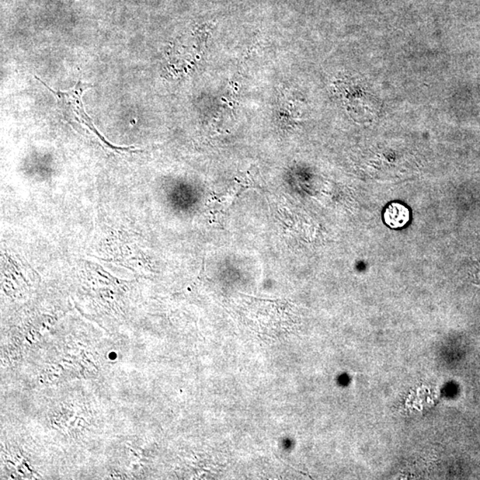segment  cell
<instances>
[{"mask_svg": "<svg viewBox=\"0 0 480 480\" xmlns=\"http://www.w3.org/2000/svg\"><path fill=\"white\" fill-rule=\"evenodd\" d=\"M474 278L476 284L480 285V263L479 264L478 270L475 273Z\"/></svg>", "mask_w": 480, "mask_h": 480, "instance_id": "3957f363", "label": "cell"}, {"mask_svg": "<svg viewBox=\"0 0 480 480\" xmlns=\"http://www.w3.org/2000/svg\"><path fill=\"white\" fill-rule=\"evenodd\" d=\"M384 222L388 227L392 229H402L406 227L411 220V213L406 205L400 202H392L385 207L382 213Z\"/></svg>", "mask_w": 480, "mask_h": 480, "instance_id": "7a4b0ae2", "label": "cell"}, {"mask_svg": "<svg viewBox=\"0 0 480 480\" xmlns=\"http://www.w3.org/2000/svg\"><path fill=\"white\" fill-rule=\"evenodd\" d=\"M36 79L40 80L55 96V98L57 100L59 110H60L62 116L64 117L66 120L69 121L72 125L76 124V126L84 127L86 130L91 131L92 133L96 135L97 137L104 141V138L102 137V135H100L98 131L93 126L91 118L86 114L82 101L83 93L93 88V85L89 84V83L79 81L74 88L68 90V91H54L50 86L45 84L42 80Z\"/></svg>", "mask_w": 480, "mask_h": 480, "instance_id": "6da1fadb", "label": "cell"}]
</instances>
